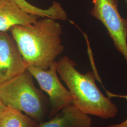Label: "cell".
Listing matches in <instances>:
<instances>
[{"instance_id": "obj_9", "label": "cell", "mask_w": 127, "mask_h": 127, "mask_svg": "<svg viewBox=\"0 0 127 127\" xmlns=\"http://www.w3.org/2000/svg\"><path fill=\"white\" fill-rule=\"evenodd\" d=\"M39 123L18 110L5 105L0 109V127H37Z\"/></svg>"}, {"instance_id": "obj_4", "label": "cell", "mask_w": 127, "mask_h": 127, "mask_svg": "<svg viewBox=\"0 0 127 127\" xmlns=\"http://www.w3.org/2000/svg\"><path fill=\"white\" fill-rule=\"evenodd\" d=\"M118 2V0H92L93 8L91 14L104 25L115 47L127 63V19L119 13Z\"/></svg>"}, {"instance_id": "obj_5", "label": "cell", "mask_w": 127, "mask_h": 127, "mask_svg": "<svg viewBox=\"0 0 127 127\" xmlns=\"http://www.w3.org/2000/svg\"><path fill=\"white\" fill-rule=\"evenodd\" d=\"M27 71L35 79L41 89L49 97L50 118L53 117L64 107L73 103V97L68 89L61 83L58 76L57 61L47 70L28 65Z\"/></svg>"}, {"instance_id": "obj_6", "label": "cell", "mask_w": 127, "mask_h": 127, "mask_svg": "<svg viewBox=\"0 0 127 127\" xmlns=\"http://www.w3.org/2000/svg\"><path fill=\"white\" fill-rule=\"evenodd\" d=\"M27 65L12 35L0 32V84L25 72Z\"/></svg>"}, {"instance_id": "obj_10", "label": "cell", "mask_w": 127, "mask_h": 127, "mask_svg": "<svg viewBox=\"0 0 127 127\" xmlns=\"http://www.w3.org/2000/svg\"><path fill=\"white\" fill-rule=\"evenodd\" d=\"M18 6L24 11L30 15L38 17L45 18L48 15V10L47 9H41L32 5L26 0H15Z\"/></svg>"}, {"instance_id": "obj_2", "label": "cell", "mask_w": 127, "mask_h": 127, "mask_svg": "<svg viewBox=\"0 0 127 127\" xmlns=\"http://www.w3.org/2000/svg\"><path fill=\"white\" fill-rule=\"evenodd\" d=\"M76 64L67 56L57 62V70L73 97L72 104L82 112L103 119L115 117L117 105L108 96H104L95 84L99 76L94 71L85 74L75 68Z\"/></svg>"}, {"instance_id": "obj_11", "label": "cell", "mask_w": 127, "mask_h": 127, "mask_svg": "<svg viewBox=\"0 0 127 127\" xmlns=\"http://www.w3.org/2000/svg\"><path fill=\"white\" fill-rule=\"evenodd\" d=\"M106 94L109 97H120L124 98L127 100V95H118L115 94L114 93H113L112 92H110L108 91H106ZM107 127H127V118L123 122L121 123H119L117 124H114L110 125Z\"/></svg>"}, {"instance_id": "obj_12", "label": "cell", "mask_w": 127, "mask_h": 127, "mask_svg": "<svg viewBox=\"0 0 127 127\" xmlns=\"http://www.w3.org/2000/svg\"><path fill=\"white\" fill-rule=\"evenodd\" d=\"M4 105L0 101V109L1 107H2Z\"/></svg>"}, {"instance_id": "obj_7", "label": "cell", "mask_w": 127, "mask_h": 127, "mask_svg": "<svg viewBox=\"0 0 127 127\" xmlns=\"http://www.w3.org/2000/svg\"><path fill=\"white\" fill-rule=\"evenodd\" d=\"M90 115L71 104L64 107L49 121L39 123L37 127H92Z\"/></svg>"}, {"instance_id": "obj_3", "label": "cell", "mask_w": 127, "mask_h": 127, "mask_svg": "<svg viewBox=\"0 0 127 127\" xmlns=\"http://www.w3.org/2000/svg\"><path fill=\"white\" fill-rule=\"evenodd\" d=\"M33 77L27 70L0 84V101L5 106L24 113L37 123L47 113L45 97L35 86Z\"/></svg>"}, {"instance_id": "obj_8", "label": "cell", "mask_w": 127, "mask_h": 127, "mask_svg": "<svg viewBox=\"0 0 127 127\" xmlns=\"http://www.w3.org/2000/svg\"><path fill=\"white\" fill-rule=\"evenodd\" d=\"M38 18L24 11L15 0H0V32H7L15 26L34 23Z\"/></svg>"}, {"instance_id": "obj_1", "label": "cell", "mask_w": 127, "mask_h": 127, "mask_svg": "<svg viewBox=\"0 0 127 127\" xmlns=\"http://www.w3.org/2000/svg\"><path fill=\"white\" fill-rule=\"evenodd\" d=\"M57 21L45 18L10 28L9 32L27 65L47 70L63 52L62 28Z\"/></svg>"}, {"instance_id": "obj_13", "label": "cell", "mask_w": 127, "mask_h": 127, "mask_svg": "<svg viewBox=\"0 0 127 127\" xmlns=\"http://www.w3.org/2000/svg\"><path fill=\"white\" fill-rule=\"evenodd\" d=\"M126 1H127V0H126Z\"/></svg>"}]
</instances>
